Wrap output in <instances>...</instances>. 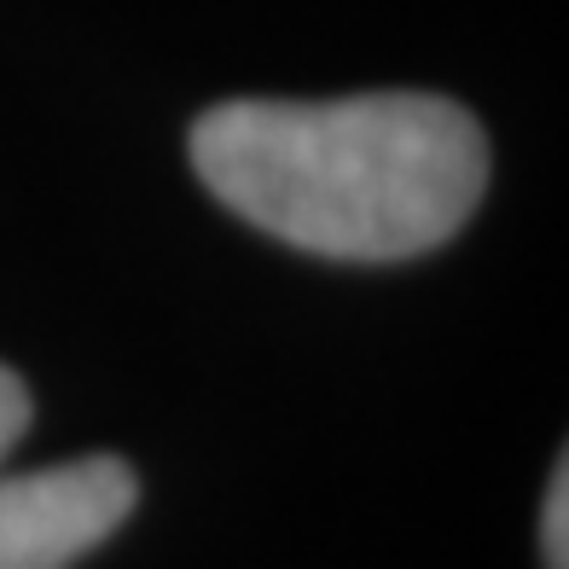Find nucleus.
Returning <instances> with one entry per match:
<instances>
[{
  "instance_id": "f03ea898",
  "label": "nucleus",
  "mask_w": 569,
  "mask_h": 569,
  "mask_svg": "<svg viewBox=\"0 0 569 569\" xmlns=\"http://www.w3.org/2000/svg\"><path fill=\"white\" fill-rule=\"evenodd\" d=\"M134 500L140 482L117 453L0 477V569H70L128 523Z\"/></svg>"
},
{
  "instance_id": "20e7f679",
  "label": "nucleus",
  "mask_w": 569,
  "mask_h": 569,
  "mask_svg": "<svg viewBox=\"0 0 569 569\" xmlns=\"http://www.w3.org/2000/svg\"><path fill=\"white\" fill-rule=\"evenodd\" d=\"M23 430H30V390L12 367H0V459L18 448Z\"/></svg>"
},
{
  "instance_id": "7ed1b4c3",
  "label": "nucleus",
  "mask_w": 569,
  "mask_h": 569,
  "mask_svg": "<svg viewBox=\"0 0 569 569\" xmlns=\"http://www.w3.org/2000/svg\"><path fill=\"white\" fill-rule=\"evenodd\" d=\"M540 547L552 569H569V471L558 465L547 488V511H540Z\"/></svg>"
},
{
  "instance_id": "f257e3e1",
  "label": "nucleus",
  "mask_w": 569,
  "mask_h": 569,
  "mask_svg": "<svg viewBox=\"0 0 569 569\" xmlns=\"http://www.w3.org/2000/svg\"><path fill=\"white\" fill-rule=\"evenodd\" d=\"M192 169L232 216L331 262L448 244L488 187L477 117L436 93L232 99L192 128Z\"/></svg>"
}]
</instances>
